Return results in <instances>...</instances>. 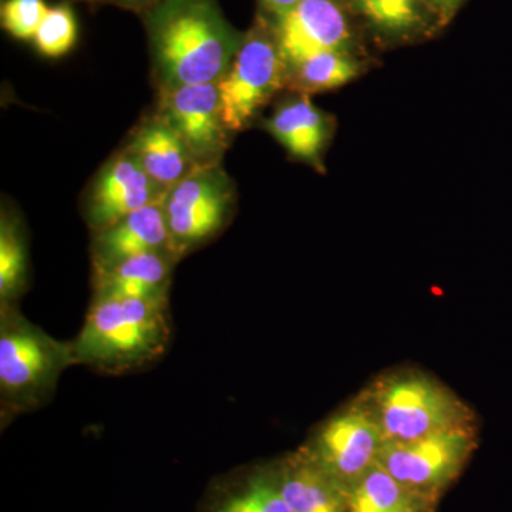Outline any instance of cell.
Returning a JSON list of instances; mask_svg holds the SVG:
<instances>
[{
	"instance_id": "cell-25",
	"label": "cell",
	"mask_w": 512,
	"mask_h": 512,
	"mask_svg": "<svg viewBox=\"0 0 512 512\" xmlns=\"http://www.w3.org/2000/svg\"><path fill=\"white\" fill-rule=\"evenodd\" d=\"M299 2H301V0H259L262 8H264L266 12L271 13L274 18L284 15V13L288 12L289 9H292L293 6Z\"/></svg>"
},
{
	"instance_id": "cell-14",
	"label": "cell",
	"mask_w": 512,
	"mask_h": 512,
	"mask_svg": "<svg viewBox=\"0 0 512 512\" xmlns=\"http://www.w3.org/2000/svg\"><path fill=\"white\" fill-rule=\"evenodd\" d=\"M109 268L104 295L117 299H161L168 268L158 252L131 256Z\"/></svg>"
},
{
	"instance_id": "cell-18",
	"label": "cell",
	"mask_w": 512,
	"mask_h": 512,
	"mask_svg": "<svg viewBox=\"0 0 512 512\" xmlns=\"http://www.w3.org/2000/svg\"><path fill=\"white\" fill-rule=\"evenodd\" d=\"M417 497L376 463L350 488L348 508L350 512H417Z\"/></svg>"
},
{
	"instance_id": "cell-15",
	"label": "cell",
	"mask_w": 512,
	"mask_h": 512,
	"mask_svg": "<svg viewBox=\"0 0 512 512\" xmlns=\"http://www.w3.org/2000/svg\"><path fill=\"white\" fill-rule=\"evenodd\" d=\"M288 64V86L302 94L339 89L360 73V64L346 52H319Z\"/></svg>"
},
{
	"instance_id": "cell-22",
	"label": "cell",
	"mask_w": 512,
	"mask_h": 512,
	"mask_svg": "<svg viewBox=\"0 0 512 512\" xmlns=\"http://www.w3.org/2000/svg\"><path fill=\"white\" fill-rule=\"evenodd\" d=\"M47 10L45 0H3L2 28L16 39L33 40Z\"/></svg>"
},
{
	"instance_id": "cell-8",
	"label": "cell",
	"mask_w": 512,
	"mask_h": 512,
	"mask_svg": "<svg viewBox=\"0 0 512 512\" xmlns=\"http://www.w3.org/2000/svg\"><path fill=\"white\" fill-rule=\"evenodd\" d=\"M286 63L319 52L350 53L353 42L342 0H301L272 22Z\"/></svg>"
},
{
	"instance_id": "cell-6",
	"label": "cell",
	"mask_w": 512,
	"mask_h": 512,
	"mask_svg": "<svg viewBox=\"0 0 512 512\" xmlns=\"http://www.w3.org/2000/svg\"><path fill=\"white\" fill-rule=\"evenodd\" d=\"M234 190L220 165H201L164 198L171 248H187L218 231L231 210Z\"/></svg>"
},
{
	"instance_id": "cell-17",
	"label": "cell",
	"mask_w": 512,
	"mask_h": 512,
	"mask_svg": "<svg viewBox=\"0 0 512 512\" xmlns=\"http://www.w3.org/2000/svg\"><path fill=\"white\" fill-rule=\"evenodd\" d=\"M49 367V353L29 332H13L0 339V382L6 389H23Z\"/></svg>"
},
{
	"instance_id": "cell-16",
	"label": "cell",
	"mask_w": 512,
	"mask_h": 512,
	"mask_svg": "<svg viewBox=\"0 0 512 512\" xmlns=\"http://www.w3.org/2000/svg\"><path fill=\"white\" fill-rule=\"evenodd\" d=\"M340 485L320 467L303 466L286 474L279 484L292 512H345Z\"/></svg>"
},
{
	"instance_id": "cell-13",
	"label": "cell",
	"mask_w": 512,
	"mask_h": 512,
	"mask_svg": "<svg viewBox=\"0 0 512 512\" xmlns=\"http://www.w3.org/2000/svg\"><path fill=\"white\" fill-rule=\"evenodd\" d=\"M165 194L146 207L131 212L117 224L104 229L100 238V255L104 264L111 266L131 256L151 254L165 247L171 248L170 229L164 207Z\"/></svg>"
},
{
	"instance_id": "cell-11",
	"label": "cell",
	"mask_w": 512,
	"mask_h": 512,
	"mask_svg": "<svg viewBox=\"0 0 512 512\" xmlns=\"http://www.w3.org/2000/svg\"><path fill=\"white\" fill-rule=\"evenodd\" d=\"M127 151L164 190H170L200 167L183 138L163 116L154 117L138 128Z\"/></svg>"
},
{
	"instance_id": "cell-21",
	"label": "cell",
	"mask_w": 512,
	"mask_h": 512,
	"mask_svg": "<svg viewBox=\"0 0 512 512\" xmlns=\"http://www.w3.org/2000/svg\"><path fill=\"white\" fill-rule=\"evenodd\" d=\"M217 512H292L282 497L279 484L268 478H255L251 483L229 497Z\"/></svg>"
},
{
	"instance_id": "cell-9",
	"label": "cell",
	"mask_w": 512,
	"mask_h": 512,
	"mask_svg": "<svg viewBox=\"0 0 512 512\" xmlns=\"http://www.w3.org/2000/svg\"><path fill=\"white\" fill-rule=\"evenodd\" d=\"M382 431L366 409L339 414L320 431L319 467L340 487H350L377 463Z\"/></svg>"
},
{
	"instance_id": "cell-4",
	"label": "cell",
	"mask_w": 512,
	"mask_h": 512,
	"mask_svg": "<svg viewBox=\"0 0 512 512\" xmlns=\"http://www.w3.org/2000/svg\"><path fill=\"white\" fill-rule=\"evenodd\" d=\"M160 299H117L103 295L87 320L79 346L84 356L134 359L160 340Z\"/></svg>"
},
{
	"instance_id": "cell-19",
	"label": "cell",
	"mask_w": 512,
	"mask_h": 512,
	"mask_svg": "<svg viewBox=\"0 0 512 512\" xmlns=\"http://www.w3.org/2000/svg\"><path fill=\"white\" fill-rule=\"evenodd\" d=\"M352 6L377 33L392 39L416 36L431 18L420 0H352Z\"/></svg>"
},
{
	"instance_id": "cell-23",
	"label": "cell",
	"mask_w": 512,
	"mask_h": 512,
	"mask_svg": "<svg viewBox=\"0 0 512 512\" xmlns=\"http://www.w3.org/2000/svg\"><path fill=\"white\" fill-rule=\"evenodd\" d=\"M25 274V252L18 237L6 225H2L0 235V292L8 295L19 285Z\"/></svg>"
},
{
	"instance_id": "cell-12",
	"label": "cell",
	"mask_w": 512,
	"mask_h": 512,
	"mask_svg": "<svg viewBox=\"0 0 512 512\" xmlns=\"http://www.w3.org/2000/svg\"><path fill=\"white\" fill-rule=\"evenodd\" d=\"M265 126L293 158L311 165H319L333 133L332 120L308 94L282 104Z\"/></svg>"
},
{
	"instance_id": "cell-7",
	"label": "cell",
	"mask_w": 512,
	"mask_h": 512,
	"mask_svg": "<svg viewBox=\"0 0 512 512\" xmlns=\"http://www.w3.org/2000/svg\"><path fill=\"white\" fill-rule=\"evenodd\" d=\"M160 116L183 138L200 167L218 164L227 147L228 136L221 116L218 83L188 84L164 90Z\"/></svg>"
},
{
	"instance_id": "cell-26",
	"label": "cell",
	"mask_w": 512,
	"mask_h": 512,
	"mask_svg": "<svg viewBox=\"0 0 512 512\" xmlns=\"http://www.w3.org/2000/svg\"><path fill=\"white\" fill-rule=\"evenodd\" d=\"M107 2L113 3V5L120 6V8H126L131 10H143L144 13L163 0H107Z\"/></svg>"
},
{
	"instance_id": "cell-24",
	"label": "cell",
	"mask_w": 512,
	"mask_h": 512,
	"mask_svg": "<svg viewBox=\"0 0 512 512\" xmlns=\"http://www.w3.org/2000/svg\"><path fill=\"white\" fill-rule=\"evenodd\" d=\"M424 8L429 10L431 18L439 25H446L463 5V0H420Z\"/></svg>"
},
{
	"instance_id": "cell-2",
	"label": "cell",
	"mask_w": 512,
	"mask_h": 512,
	"mask_svg": "<svg viewBox=\"0 0 512 512\" xmlns=\"http://www.w3.org/2000/svg\"><path fill=\"white\" fill-rule=\"evenodd\" d=\"M367 410L384 443H407L473 424L467 407L446 387L420 375L389 377L377 384Z\"/></svg>"
},
{
	"instance_id": "cell-20",
	"label": "cell",
	"mask_w": 512,
	"mask_h": 512,
	"mask_svg": "<svg viewBox=\"0 0 512 512\" xmlns=\"http://www.w3.org/2000/svg\"><path fill=\"white\" fill-rule=\"evenodd\" d=\"M37 50L47 57L67 55L77 42V20L66 3L47 10L33 39Z\"/></svg>"
},
{
	"instance_id": "cell-5",
	"label": "cell",
	"mask_w": 512,
	"mask_h": 512,
	"mask_svg": "<svg viewBox=\"0 0 512 512\" xmlns=\"http://www.w3.org/2000/svg\"><path fill=\"white\" fill-rule=\"evenodd\" d=\"M476 446L473 424L407 443H384L377 463L416 494L429 493L456 476Z\"/></svg>"
},
{
	"instance_id": "cell-10",
	"label": "cell",
	"mask_w": 512,
	"mask_h": 512,
	"mask_svg": "<svg viewBox=\"0 0 512 512\" xmlns=\"http://www.w3.org/2000/svg\"><path fill=\"white\" fill-rule=\"evenodd\" d=\"M165 192L151 180L137 158L126 151L110 161L97 178L90 201V218L96 227L109 228L131 212L163 197Z\"/></svg>"
},
{
	"instance_id": "cell-3",
	"label": "cell",
	"mask_w": 512,
	"mask_h": 512,
	"mask_svg": "<svg viewBox=\"0 0 512 512\" xmlns=\"http://www.w3.org/2000/svg\"><path fill=\"white\" fill-rule=\"evenodd\" d=\"M285 86L288 64L272 23L258 20L245 33L234 62L218 82L221 116L227 130H245L258 111Z\"/></svg>"
},
{
	"instance_id": "cell-1",
	"label": "cell",
	"mask_w": 512,
	"mask_h": 512,
	"mask_svg": "<svg viewBox=\"0 0 512 512\" xmlns=\"http://www.w3.org/2000/svg\"><path fill=\"white\" fill-rule=\"evenodd\" d=\"M146 26L164 90L220 82L244 40L217 0H163L147 10Z\"/></svg>"
},
{
	"instance_id": "cell-27",
	"label": "cell",
	"mask_w": 512,
	"mask_h": 512,
	"mask_svg": "<svg viewBox=\"0 0 512 512\" xmlns=\"http://www.w3.org/2000/svg\"><path fill=\"white\" fill-rule=\"evenodd\" d=\"M406 512H416V511H406Z\"/></svg>"
}]
</instances>
